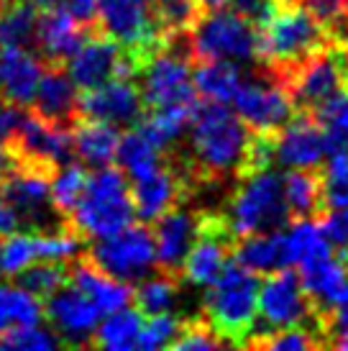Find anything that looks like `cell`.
<instances>
[{
    "instance_id": "1",
    "label": "cell",
    "mask_w": 348,
    "mask_h": 351,
    "mask_svg": "<svg viewBox=\"0 0 348 351\" xmlns=\"http://www.w3.org/2000/svg\"><path fill=\"white\" fill-rule=\"evenodd\" d=\"M251 128L225 103L203 100L190 126V167L200 187L238 177Z\"/></svg>"
},
{
    "instance_id": "2",
    "label": "cell",
    "mask_w": 348,
    "mask_h": 351,
    "mask_svg": "<svg viewBox=\"0 0 348 351\" xmlns=\"http://www.w3.org/2000/svg\"><path fill=\"white\" fill-rule=\"evenodd\" d=\"M330 44L336 41L328 26L305 3L279 0L274 16L259 29V69L279 75Z\"/></svg>"
},
{
    "instance_id": "3",
    "label": "cell",
    "mask_w": 348,
    "mask_h": 351,
    "mask_svg": "<svg viewBox=\"0 0 348 351\" xmlns=\"http://www.w3.org/2000/svg\"><path fill=\"white\" fill-rule=\"evenodd\" d=\"M259 274L233 262L210 285L203 300V315L225 346L243 349L259 318Z\"/></svg>"
},
{
    "instance_id": "4",
    "label": "cell",
    "mask_w": 348,
    "mask_h": 351,
    "mask_svg": "<svg viewBox=\"0 0 348 351\" xmlns=\"http://www.w3.org/2000/svg\"><path fill=\"white\" fill-rule=\"evenodd\" d=\"M100 31L113 36L128 51L136 77L151 59L182 41L166 31L159 0H103Z\"/></svg>"
},
{
    "instance_id": "5",
    "label": "cell",
    "mask_w": 348,
    "mask_h": 351,
    "mask_svg": "<svg viewBox=\"0 0 348 351\" xmlns=\"http://www.w3.org/2000/svg\"><path fill=\"white\" fill-rule=\"evenodd\" d=\"M136 205L128 175L116 167H97L90 175L87 190L69 218V228L77 231L85 241L118 234L134 223Z\"/></svg>"
},
{
    "instance_id": "6",
    "label": "cell",
    "mask_w": 348,
    "mask_h": 351,
    "mask_svg": "<svg viewBox=\"0 0 348 351\" xmlns=\"http://www.w3.org/2000/svg\"><path fill=\"white\" fill-rule=\"evenodd\" d=\"M184 39L192 62L228 59L259 67V26L233 8L200 13Z\"/></svg>"
},
{
    "instance_id": "7",
    "label": "cell",
    "mask_w": 348,
    "mask_h": 351,
    "mask_svg": "<svg viewBox=\"0 0 348 351\" xmlns=\"http://www.w3.org/2000/svg\"><path fill=\"white\" fill-rule=\"evenodd\" d=\"M271 77L287 88L297 110L318 113L348 90V47L330 44Z\"/></svg>"
},
{
    "instance_id": "8",
    "label": "cell",
    "mask_w": 348,
    "mask_h": 351,
    "mask_svg": "<svg viewBox=\"0 0 348 351\" xmlns=\"http://www.w3.org/2000/svg\"><path fill=\"white\" fill-rule=\"evenodd\" d=\"M225 213L231 218L238 239L279 231L292 221L287 195H284V180L271 169L243 177L228 197Z\"/></svg>"
},
{
    "instance_id": "9",
    "label": "cell",
    "mask_w": 348,
    "mask_h": 351,
    "mask_svg": "<svg viewBox=\"0 0 348 351\" xmlns=\"http://www.w3.org/2000/svg\"><path fill=\"white\" fill-rule=\"evenodd\" d=\"M259 321L261 328H256L251 336L290 328V326H310L320 333L315 302L310 300L308 290L302 287L300 274L295 269L284 267V269L266 274V280L259 287ZM320 339H323V333H320Z\"/></svg>"
},
{
    "instance_id": "10",
    "label": "cell",
    "mask_w": 348,
    "mask_h": 351,
    "mask_svg": "<svg viewBox=\"0 0 348 351\" xmlns=\"http://www.w3.org/2000/svg\"><path fill=\"white\" fill-rule=\"evenodd\" d=\"M85 252L103 272H108L121 282L136 285L149 272H154L156 267L154 228H149L146 221L144 223H131L118 234L95 239L92 246Z\"/></svg>"
},
{
    "instance_id": "11",
    "label": "cell",
    "mask_w": 348,
    "mask_h": 351,
    "mask_svg": "<svg viewBox=\"0 0 348 351\" xmlns=\"http://www.w3.org/2000/svg\"><path fill=\"white\" fill-rule=\"evenodd\" d=\"M238 234L225 210H200L197 236L184 262V282L195 287H210L225 272L233 259Z\"/></svg>"
},
{
    "instance_id": "12",
    "label": "cell",
    "mask_w": 348,
    "mask_h": 351,
    "mask_svg": "<svg viewBox=\"0 0 348 351\" xmlns=\"http://www.w3.org/2000/svg\"><path fill=\"white\" fill-rule=\"evenodd\" d=\"M138 85L144 90L146 110H164V108L195 106L200 95L195 90L192 59L190 51H179L177 44L154 57L138 72Z\"/></svg>"
},
{
    "instance_id": "13",
    "label": "cell",
    "mask_w": 348,
    "mask_h": 351,
    "mask_svg": "<svg viewBox=\"0 0 348 351\" xmlns=\"http://www.w3.org/2000/svg\"><path fill=\"white\" fill-rule=\"evenodd\" d=\"M10 152L16 154V162L26 167H36L44 172L57 175L59 167L75 162V141H72V128L57 126L39 113L29 110L23 118L18 136L8 144Z\"/></svg>"
},
{
    "instance_id": "14",
    "label": "cell",
    "mask_w": 348,
    "mask_h": 351,
    "mask_svg": "<svg viewBox=\"0 0 348 351\" xmlns=\"http://www.w3.org/2000/svg\"><path fill=\"white\" fill-rule=\"evenodd\" d=\"M233 110L251 131L279 134L297 113V106L282 82L259 69L256 80H243V85L233 98Z\"/></svg>"
},
{
    "instance_id": "15",
    "label": "cell",
    "mask_w": 348,
    "mask_h": 351,
    "mask_svg": "<svg viewBox=\"0 0 348 351\" xmlns=\"http://www.w3.org/2000/svg\"><path fill=\"white\" fill-rule=\"evenodd\" d=\"M69 75L79 90H95L118 77H136L134 62L128 51L113 36L92 31L82 49L69 59Z\"/></svg>"
},
{
    "instance_id": "16",
    "label": "cell",
    "mask_w": 348,
    "mask_h": 351,
    "mask_svg": "<svg viewBox=\"0 0 348 351\" xmlns=\"http://www.w3.org/2000/svg\"><path fill=\"white\" fill-rule=\"evenodd\" d=\"M79 110L82 116L108 121L113 126H138L146 116L144 90L136 77H118L103 88L82 90Z\"/></svg>"
},
{
    "instance_id": "17",
    "label": "cell",
    "mask_w": 348,
    "mask_h": 351,
    "mask_svg": "<svg viewBox=\"0 0 348 351\" xmlns=\"http://www.w3.org/2000/svg\"><path fill=\"white\" fill-rule=\"evenodd\" d=\"M44 313L57 331L62 346L72 349H90L92 336L97 331V323L103 311L90 300L85 293L75 290H59L44 300Z\"/></svg>"
},
{
    "instance_id": "18",
    "label": "cell",
    "mask_w": 348,
    "mask_h": 351,
    "mask_svg": "<svg viewBox=\"0 0 348 351\" xmlns=\"http://www.w3.org/2000/svg\"><path fill=\"white\" fill-rule=\"evenodd\" d=\"M197 218H200V210H190L187 205H179L154 221L156 269L159 272L184 280V262H187V254L197 236Z\"/></svg>"
},
{
    "instance_id": "19",
    "label": "cell",
    "mask_w": 348,
    "mask_h": 351,
    "mask_svg": "<svg viewBox=\"0 0 348 351\" xmlns=\"http://www.w3.org/2000/svg\"><path fill=\"white\" fill-rule=\"evenodd\" d=\"M325 154H330V141L315 113L297 110L277 134V162L282 167H318Z\"/></svg>"
},
{
    "instance_id": "20",
    "label": "cell",
    "mask_w": 348,
    "mask_h": 351,
    "mask_svg": "<svg viewBox=\"0 0 348 351\" xmlns=\"http://www.w3.org/2000/svg\"><path fill=\"white\" fill-rule=\"evenodd\" d=\"M92 31L79 23L69 8H47L39 13L36 47L34 51L44 59V64H69Z\"/></svg>"
},
{
    "instance_id": "21",
    "label": "cell",
    "mask_w": 348,
    "mask_h": 351,
    "mask_svg": "<svg viewBox=\"0 0 348 351\" xmlns=\"http://www.w3.org/2000/svg\"><path fill=\"white\" fill-rule=\"evenodd\" d=\"M77 90V82L72 80L67 64H44V77L31 103V110L57 126L72 128L82 118Z\"/></svg>"
},
{
    "instance_id": "22",
    "label": "cell",
    "mask_w": 348,
    "mask_h": 351,
    "mask_svg": "<svg viewBox=\"0 0 348 351\" xmlns=\"http://www.w3.org/2000/svg\"><path fill=\"white\" fill-rule=\"evenodd\" d=\"M69 285L77 287L79 293H85L108 315L121 311V308H126L128 302L134 300V287L128 282L116 280V277H110L108 272H103L90 259L87 252L69 259Z\"/></svg>"
},
{
    "instance_id": "23",
    "label": "cell",
    "mask_w": 348,
    "mask_h": 351,
    "mask_svg": "<svg viewBox=\"0 0 348 351\" xmlns=\"http://www.w3.org/2000/svg\"><path fill=\"white\" fill-rule=\"evenodd\" d=\"M44 77V59L26 47H0V95L31 106Z\"/></svg>"
},
{
    "instance_id": "24",
    "label": "cell",
    "mask_w": 348,
    "mask_h": 351,
    "mask_svg": "<svg viewBox=\"0 0 348 351\" xmlns=\"http://www.w3.org/2000/svg\"><path fill=\"white\" fill-rule=\"evenodd\" d=\"M284 195L292 221H323L330 213L323 167H297L284 177Z\"/></svg>"
},
{
    "instance_id": "25",
    "label": "cell",
    "mask_w": 348,
    "mask_h": 351,
    "mask_svg": "<svg viewBox=\"0 0 348 351\" xmlns=\"http://www.w3.org/2000/svg\"><path fill=\"white\" fill-rule=\"evenodd\" d=\"M72 141H75V156L87 167H108L116 162L121 134L113 123L97 121V118L82 116L72 126Z\"/></svg>"
},
{
    "instance_id": "26",
    "label": "cell",
    "mask_w": 348,
    "mask_h": 351,
    "mask_svg": "<svg viewBox=\"0 0 348 351\" xmlns=\"http://www.w3.org/2000/svg\"><path fill=\"white\" fill-rule=\"evenodd\" d=\"M233 262L249 267L256 274H269L290 267L287 234L269 231V234L241 236L236 241V249H233Z\"/></svg>"
},
{
    "instance_id": "27",
    "label": "cell",
    "mask_w": 348,
    "mask_h": 351,
    "mask_svg": "<svg viewBox=\"0 0 348 351\" xmlns=\"http://www.w3.org/2000/svg\"><path fill=\"white\" fill-rule=\"evenodd\" d=\"M192 80L197 95L213 103H233L238 88L243 85L238 64L228 59L192 62Z\"/></svg>"
},
{
    "instance_id": "28",
    "label": "cell",
    "mask_w": 348,
    "mask_h": 351,
    "mask_svg": "<svg viewBox=\"0 0 348 351\" xmlns=\"http://www.w3.org/2000/svg\"><path fill=\"white\" fill-rule=\"evenodd\" d=\"M164 159H166L164 149L156 147L154 141L146 136L138 126H131L121 136L116 162L131 180H141V177L156 172L159 167L164 165Z\"/></svg>"
},
{
    "instance_id": "29",
    "label": "cell",
    "mask_w": 348,
    "mask_h": 351,
    "mask_svg": "<svg viewBox=\"0 0 348 351\" xmlns=\"http://www.w3.org/2000/svg\"><path fill=\"white\" fill-rule=\"evenodd\" d=\"M141 331H144V313L138 308L136 311L121 308V311L110 313V318L105 323L97 326L95 336H92V349H138Z\"/></svg>"
},
{
    "instance_id": "30",
    "label": "cell",
    "mask_w": 348,
    "mask_h": 351,
    "mask_svg": "<svg viewBox=\"0 0 348 351\" xmlns=\"http://www.w3.org/2000/svg\"><path fill=\"white\" fill-rule=\"evenodd\" d=\"M44 318V300L23 290L21 285H0V336L16 326H36Z\"/></svg>"
},
{
    "instance_id": "31",
    "label": "cell",
    "mask_w": 348,
    "mask_h": 351,
    "mask_svg": "<svg viewBox=\"0 0 348 351\" xmlns=\"http://www.w3.org/2000/svg\"><path fill=\"white\" fill-rule=\"evenodd\" d=\"M41 10L29 0H10L0 19V47H36Z\"/></svg>"
},
{
    "instance_id": "32",
    "label": "cell",
    "mask_w": 348,
    "mask_h": 351,
    "mask_svg": "<svg viewBox=\"0 0 348 351\" xmlns=\"http://www.w3.org/2000/svg\"><path fill=\"white\" fill-rule=\"evenodd\" d=\"M16 280L23 290L47 300L54 293L64 290L69 285V259H39V264H29Z\"/></svg>"
},
{
    "instance_id": "33",
    "label": "cell",
    "mask_w": 348,
    "mask_h": 351,
    "mask_svg": "<svg viewBox=\"0 0 348 351\" xmlns=\"http://www.w3.org/2000/svg\"><path fill=\"white\" fill-rule=\"evenodd\" d=\"M87 182H90V172H87V165H82V162L64 165L51 180V200H54V208L67 223L72 213H75L77 203L85 195Z\"/></svg>"
},
{
    "instance_id": "34",
    "label": "cell",
    "mask_w": 348,
    "mask_h": 351,
    "mask_svg": "<svg viewBox=\"0 0 348 351\" xmlns=\"http://www.w3.org/2000/svg\"><path fill=\"white\" fill-rule=\"evenodd\" d=\"M182 280H177L172 274H164L156 269V277L151 280H141L134 285V302L136 308L144 315H156V313H166L174 305V298L179 293Z\"/></svg>"
},
{
    "instance_id": "35",
    "label": "cell",
    "mask_w": 348,
    "mask_h": 351,
    "mask_svg": "<svg viewBox=\"0 0 348 351\" xmlns=\"http://www.w3.org/2000/svg\"><path fill=\"white\" fill-rule=\"evenodd\" d=\"M243 349H271V351H310V349H325L320 333L310 326H290L271 333H256L251 336Z\"/></svg>"
},
{
    "instance_id": "36",
    "label": "cell",
    "mask_w": 348,
    "mask_h": 351,
    "mask_svg": "<svg viewBox=\"0 0 348 351\" xmlns=\"http://www.w3.org/2000/svg\"><path fill=\"white\" fill-rule=\"evenodd\" d=\"M225 341L213 331V326L208 323L205 315H195V318H182V328L177 333L169 349L174 351H213L223 349Z\"/></svg>"
},
{
    "instance_id": "37",
    "label": "cell",
    "mask_w": 348,
    "mask_h": 351,
    "mask_svg": "<svg viewBox=\"0 0 348 351\" xmlns=\"http://www.w3.org/2000/svg\"><path fill=\"white\" fill-rule=\"evenodd\" d=\"M315 116L325 128L330 141V154L336 152H348V90L340 93L338 98H333L328 106L318 110Z\"/></svg>"
},
{
    "instance_id": "38",
    "label": "cell",
    "mask_w": 348,
    "mask_h": 351,
    "mask_svg": "<svg viewBox=\"0 0 348 351\" xmlns=\"http://www.w3.org/2000/svg\"><path fill=\"white\" fill-rule=\"evenodd\" d=\"M34 259H39L36 254V231H26V234H10L3 241V274L16 277L21 274Z\"/></svg>"
},
{
    "instance_id": "39",
    "label": "cell",
    "mask_w": 348,
    "mask_h": 351,
    "mask_svg": "<svg viewBox=\"0 0 348 351\" xmlns=\"http://www.w3.org/2000/svg\"><path fill=\"white\" fill-rule=\"evenodd\" d=\"M179 328H182V318L172 315L169 311L149 315V321H144V331H141L138 349H144V351L166 349V346H172V341L177 339Z\"/></svg>"
},
{
    "instance_id": "40",
    "label": "cell",
    "mask_w": 348,
    "mask_h": 351,
    "mask_svg": "<svg viewBox=\"0 0 348 351\" xmlns=\"http://www.w3.org/2000/svg\"><path fill=\"white\" fill-rule=\"evenodd\" d=\"M3 349H18V351H47L62 346L59 336L44 331L39 323L36 326H16L0 336Z\"/></svg>"
},
{
    "instance_id": "41",
    "label": "cell",
    "mask_w": 348,
    "mask_h": 351,
    "mask_svg": "<svg viewBox=\"0 0 348 351\" xmlns=\"http://www.w3.org/2000/svg\"><path fill=\"white\" fill-rule=\"evenodd\" d=\"M325 172V195H328V208L338 210L348 208V152H336L330 154Z\"/></svg>"
},
{
    "instance_id": "42",
    "label": "cell",
    "mask_w": 348,
    "mask_h": 351,
    "mask_svg": "<svg viewBox=\"0 0 348 351\" xmlns=\"http://www.w3.org/2000/svg\"><path fill=\"white\" fill-rule=\"evenodd\" d=\"M320 223H323V228H325V234H328L336 254L348 264V208L330 210Z\"/></svg>"
},
{
    "instance_id": "43",
    "label": "cell",
    "mask_w": 348,
    "mask_h": 351,
    "mask_svg": "<svg viewBox=\"0 0 348 351\" xmlns=\"http://www.w3.org/2000/svg\"><path fill=\"white\" fill-rule=\"evenodd\" d=\"M23 118H26L23 106L0 95V144H13V138L18 136L23 126Z\"/></svg>"
},
{
    "instance_id": "44",
    "label": "cell",
    "mask_w": 348,
    "mask_h": 351,
    "mask_svg": "<svg viewBox=\"0 0 348 351\" xmlns=\"http://www.w3.org/2000/svg\"><path fill=\"white\" fill-rule=\"evenodd\" d=\"M277 5H279V0H231L228 8H233L236 13L246 16V19L253 21V23L261 29V26L274 16Z\"/></svg>"
},
{
    "instance_id": "45",
    "label": "cell",
    "mask_w": 348,
    "mask_h": 351,
    "mask_svg": "<svg viewBox=\"0 0 348 351\" xmlns=\"http://www.w3.org/2000/svg\"><path fill=\"white\" fill-rule=\"evenodd\" d=\"M100 5H103V0H67L72 16L79 23H85L90 31H100Z\"/></svg>"
},
{
    "instance_id": "46",
    "label": "cell",
    "mask_w": 348,
    "mask_h": 351,
    "mask_svg": "<svg viewBox=\"0 0 348 351\" xmlns=\"http://www.w3.org/2000/svg\"><path fill=\"white\" fill-rule=\"evenodd\" d=\"M18 228H23L21 215L16 213V208H13L8 200H3V197H0V236L16 234Z\"/></svg>"
},
{
    "instance_id": "47",
    "label": "cell",
    "mask_w": 348,
    "mask_h": 351,
    "mask_svg": "<svg viewBox=\"0 0 348 351\" xmlns=\"http://www.w3.org/2000/svg\"><path fill=\"white\" fill-rule=\"evenodd\" d=\"M16 154L10 152L8 144H0V195H3V185H5V180L10 177V172L16 169Z\"/></svg>"
},
{
    "instance_id": "48",
    "label": "cell",
    "mask_w": 348,
    "mask_h": 351,
    "mask_svg": "<svg viewBox=\"0 0 348 351\" xmlns=\"http://www.w3.org/2000/svg\"><path fill=\"white\" fill-rule=\"evenodd\" d=\"M195 5H197L200 13H210V10L228 8V5H231V0H195Z\"/></svg>"
},
{
    "instance_id": "49",
    "label": "cell",
    "mask_w": 348,
    "mask_h": 351,
    "mask_svg": "<svg viewBox=\"0 0 348 351\" xmlns=\"http://www.w3.org/2000/svg\"><path fill=\"white\" fill-rule=\"evenodd\" d=\"M330 346H333V349H340V351H348V326L340 333H336V339H333Z\"/></svg>"
},
{
    "instance_id": "50",
    "label": "cell",
    "mask_w": 348,
    "mask_h": 351,
    "mask_svg": "<svg viewBox=\"0 0 348 351\" xmlns=\"http://www.w3.org/2000/svg\"><path fill=\"white\" fill-rule=\"evenodd\" d=\"M29 3H34L39 10H47V8H54V5H59L62 0H29Z\"/></svg>"
},
{
    "instance_id": "51",
    "label": "cell",
    "mask_w": 348,
    "mask_h": 351,
    "mask_svg": "<svg viewBox=\"0 0 348 351\" xmlns=\"http://www.w3.org/2000/svg\"><path fill=\"white\" fill-rule=\"evenodd\" d=\"M10 0H0V19H3V13H5V8H8Z\"/></svg>"
},
{
    "instance_id": "52",
    "label": "cell",
    "mask_w": 348,
    "mask_h": 351,
    "mask_svg": "<svg viewBox=\"0 0 348 351\" xmlns=\"http://www.w3.org/2000/svg\"><path fill=\"white\" fill-rule=\"evenodd\" d=\"M0 274H3V241H0Z\"/></svg>"
},
{
    "instance_id": "53",
    "label": "cell",
    "mask_w": 348,
    "mask_h": 351,
    "mask_svg": "<svg viewBox=\"0 0 348 351\" xmlns=\"http://www.w3.org/2000/svg\"><path fill=\"white\" fill-rule=\"evenodd\" d=\"M0 349H3V346H0Z\"/></svg>"
}]
</instances>
